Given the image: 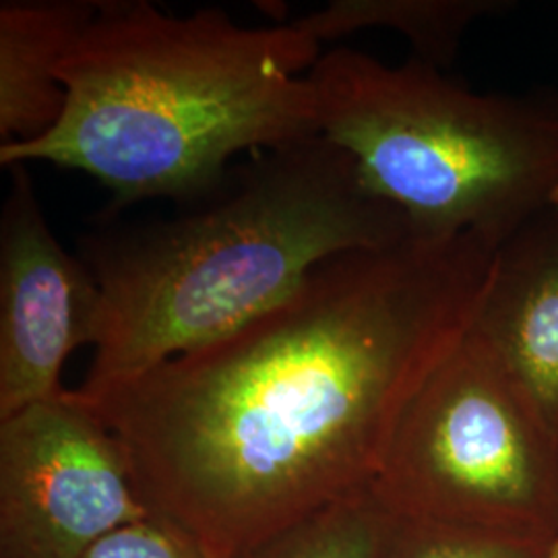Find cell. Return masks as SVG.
<instances>
[{
	"label": "cell",
	"instance_id": "1",
	"mask_svg": "<svg viewBox=\"0 0 558 558\" xmlns=\"http://www.w3.org/2000/svg\"><path fill=\"white\" fill-rule=\"evenodd\" d=\"M495 253L474 234L352 251L214 343L77 391L156 518L244 557L371 490L408 401L472 327Z\"/></svg>",
	"mask_w": 558,
	"mask_h": 558
},
{
	"label": "cell",
	"instance_id": "2",
	"mask_svg": "<svg viewBox=\"0 0 558 558\" xmlns=\"http://www.w3.org/2000/svg\"><path fill=\"white\" fill-rule=\"evenodd\" d=\"M319 59L292 21L248 27L221 9L177 17L147 0H101L60 64L57 126L0 145V163L77 170L117 205L214 195L242 151L319 137L308 81Z\"/></svg>",
	"mask_w": 558,
	"mask_h": 558
},
{
	"label": "cell",
	"instance_id": "3",
	"mask_svg": "<svg viewBox=\"0 0 558 558\" xmlns=\"http://www.w3.org/2000/svg\"><path fill=\"white\" fill-rule=\"evenodd\" d=\"M221 189V186H220ZM191 214L89 234L81 259L100 288L94 393L199 350L294 294L327 260L414 236L323 135L278 149Z\"/></svg>",
	"mask_w": 558,
	"mask_h": 558
},
{
	"label": "cell",
	"instance_id": "4",
	"mask_svg": "<svg viewBox=\"0 0 558 558\" xmlns=\"http://www.w3.org/2000/svg\"><path fill=\"white\" fill-rule=\"evenodd\" d=\"M308 81L320 135L416 236L499 248L558 207V94H480L422 60L387 66L352 48L320 54Z\"/></svg>",
	"mask_w": 558,
	"mask_h": 558
},
{
	"label": "cell",
	"instance_id": "5",
	"mask_svg": "<svg viewBox=\"0 0 558 558\" xmlns=\"http://www.w3.org/2000/svg\"><path fill=\"white\" fill-rule=\"evenodd\" d=\"M371 495L396 515L555 544L558 435L468 329L401 412Z\"/></svg>",
	"mask_w": 558,
	"mask_h": 558
},
{
	"label": "cell",
	"instance_id": "6",
	"mask_svg": "<svg viewBox=\"0 0 558 558\" xmlns=\"http://www.w3.org/2000/svg\"><path fill=\"white\" fill-rule=\"evenodd\" d=\"M151 515L124 445L77 389L0 420V558H83Z\"/></svg>",
	"mask_w": 558,
	"mask_h": 558
},
{
	"label": "cell",
	"instance_id": "7",
	"mask_svg": "<svg viewBox=\"0 0 558 558\" xmlns=\"http://www.w3.org/2000/svg\"><path fill=\"white\" fill-rule=\"evenodd\" d=\"M0 216V420L59 398L71 352L94 341L100 288L52 234L34 182L13 166Z\"/></svg>",
	"mask_w": 558,
	"mask_h": 558
},
{
	"label": "cell",
	"instance_id": "8",
	"mask_svg": "<svg viewBox=\"0 0 558 558\" xmlns=\"http://www.w3.org/2000/svg\"><path fill=\"white\" fill-rule=\"evenodd\" d=\"M470 331L499 356L558 435V207L497 248Z\"/></svg>",
	"mask_w": 558,
	"mask_h": 558
},
{
	"label": "cell",
	"instance_id": "9",
	"mask_svg": "<svg viewBox=\"0 0 558 558\" xmlns=\"http://www.w3.org/2000/svg\"><path fill=\"white\" fill-rule=\"evenodd\" d=\"M101 0H2L0 145L38 140L57 126L66 92L59 80Z\"/></svg>",
	"mask_w": 558,
	"mask_h": 558
},
{
	"label": "cell",
	"instance_id": "10",
	"mask_svg": "<svg viewBox=\"0 0 558 558\" xmlns=\"http://www.w3.org/2000/svg\"><path fill=\"white\" fill-rule=\"evenodd\" d=\"M509 7L505 0H333L292 23L320 46L366 29H389L414 46V59L442 71L458 59L474 21Z\"/></svg>",
	"mask_w": 558,
	"mask_h": 558
},
{
	"label": "cell",
	"instance_id": "11",
	"mask_svg": "<svg viewBox=\"0 0 558 558\" xmlns=\"http://www.w3.org/2000/svg\"><path fill=\"white\" fill-rule=\"evenodd\" d=\"M553 546L538 539L405 518L383 509L371 558H548Z\"/></svg>",
	"mask_w": 558,
	"mask_h": 558
},
{
	"label": "cell",
	"instance_id": "12",
	"mask_svg": "<svg viewBox=\"0 0 558 558\" xmlns=\"http://www.w3.org/2000/svg\"><path fill=\"white\" fill-rule=\"evenodd\" d=\"M383 509L371 490L341 500L240 558H371Z\"/></svg>",
	"mask_w": 558,
	"mask_h": 558
},
{
	"label": "cell",
	"instance_id": "13",
	"mask_svg": "<svg viewBox=\"0 0 558 558\" xmlns=\"http://www.w3.org/2000/svg\"><path fill=\"white\" fill-rule=\"evenodd\" d=\"M83 558H214L179 525L151 515L100 539Z\"/></svg>",
	"mask_w": 558,
	"mask_h": 558
},
{
	"label": "cell",
	"instance_id": "14",
	"mask_svg": "<svg viewBox=\"0 0 558 558\" xmlns=\"http://www.w3.org/2000/svg\"><path fill=\"white\" fill-rule=\"evenodd\" d=\"M548 558H558V538L555 542V546H553V550H550V557Z\"/></svg>",
	"mask_w": 558,
	"mask_h": 558
}]
</instances>
